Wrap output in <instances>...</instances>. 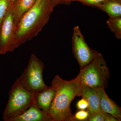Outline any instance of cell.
Masks as SVG:
<instances>
[{
  "label": "cell",
  "instance_id": "1",
  "mask_svg": "<svg viewBox=\"0 0 121 121\" xmlns=\"http://www.w3.org/2000/svg\"><path fill=\"white\" fill-rule=\"evenodd\" d=\"M51 86L56 92L48 115L51 121H70L73 115L70 107L72 102L76 97L81 96V84L78 77L68 81L56 75Z\"/></svg>",
  "mask_w": 121,
  "mask_h": 121
},
{
  "label": "cell",
  "instance_id": "13",
  "mask_svg": "<svg viewBox=\"0 0 121 121\" xmlns=\"http://www.w3.org/2000/svg\"><path fill=\"white\" fill-rule=\"evenodd\" d=\"M94 7L105 12L109 17H121V0H106Z\"/></svg>",
  "mask_w": 121,
  "mask_h": 121
},
{
  "label": "cell",
  "instance_id": "15",
  "mask_svg": "<svg viewBox=\"0 0 121 121\" xmlns=\"http://www.w3.org/2000/svg\"><path fill=\"white\" fill-rule=\"evenodd\" d=\"M87 121H119L111 115L101 111L89 116Z\"/></svg>",
  "mask_w": 121,
  "mask_h": 121
},
{
  "label": "cell",
  "instance_id": "14",
  "mask_svg": "<svg viewBox=\"0 0 121 121\" xmlns=\"http://www.w3.org/2000/svg\"><path fill=\"white\" fill-rule=\"evenodd\" d=\"M107 25L118 39H121V17H109L107 21Z\"/></svg>",
  "mask_w": 121,
  "mask_h": 121
},
{
  "label": "cell",
  "instance_id": "3",
  "mask_svg": "<svg viewBox=\"0 0 121 121\" xmlns=\"http://www.w3.org/2000/svg\"><path fill=\"white\" fill-rule=\"evenodd\" d=\"M78 76L81 85L105 89L108 86L110 73L104 56L98 52L90 63L80 69Z\"/></svg>",
  "mask_w": 121,
  "mask_h": 121
},
{
  "label": "cell",
  "instance_id": "4",
  "mask_svg": "<svg viewBox=\"0 0 121 121\" xmlns=\"http://www.w3.org/2000/svg\"><path fill=\"white\" fill-rule=\"evenodd\" d=\"M35 93L15 81L9 93V100L3 113L5 121L21 115L35 103Z\"/></svg>",
  "mask_w": 121,
  "mask_h": 121
},
{
  "label": "cell",
  "instance_id": "16",
  "mask_svg": "<svg viewBox=\"0 0 121 121\" xmlns=\"http://www.w3.org/2000/svg\"><path fill=\"white\" fill-rule=\"evenodd\" d=\"M90 114L87 110H78L73 115L70 121H87Z\"/></svg>",
  "mask_w": 121,
  "mask_h": 121
},
{
  "label": "cell",
  "instance_id": "9",
  "mask_svg": "<svg viewBox=\"0 0 121 121\" xmlns=\"http://www.w3.org/2000/svg\"><path fill=\"white\" fill-rule=\"evenodd\" d=\"M105 90L103 88L99 89V106L101 110L104 112L111 115L119 121H121V108L109 98Z\"/></svg>",
  "mask_w": 121,
  "mask_h": 121
},
{
  "label": "cell",
  "instance_id": "19",
  "mask_svg": "<svg viewBox=\"0 0 121 121\" xmlns=\"http://www.w3.org/2000/svg\"><path fill=\"white\" fill-rule=\"evenodd\" d=\"M76 107L78 110H86L89 107V104L86 99L82 98L77 103Z\"/></svg>",
  "mask_w": 121,
  "mask_h": 121
},
{
  "label": "cell",
  "instance_id": "22",
  "mask_svg": "<svg viewBox=\"0 0 121 121\" xmlns=\"http://www.w3.org/2000/svg\"><path fill=\"white\" fill-rule=\"evenodd\" d=\"M14 0H11V3L14 1Z\"/></svg>",
  "mask_w": 121,
  "mask_h": 121
},
{
  "label": "cell",
  "instance_id": "5",
  "mask_svg": "<svg viewBox=\"0 0 121 121\" xmlns=\"http://www.w3.org/2000/svg\"><path fill=\"white\" fill-rule=\"evenodd\" d=\"M43 63L34 54L31 55L27 66L16 81L25 89L35 93L48 87L43 78Z\"/></svg>",
  "mask_w": 121,
  "mask_h": 121
},
{
  "label": "cell",
  "instance_id": "11",
  "mask_svg": "<svg viewBox=\"0 0 121 121\" xmlns=\"http://www.w3.org/2000/svg\"><path fill=\"white\" fill-rule=\"evenodd\" d=\"M55 89L51 86L47 89L35 93V103L40 109L48 114L55 95Z\"/></svg>",
  "mask_w": 121,
  "mask_h": 121
},
{
  "label": "cell",
  "instance_id": "6",
  "mask_svg": "<svg viewBox=\"0 0 121 121\" xmlns=\"http://www.w3.org/2000/svg\"><path fill=\"white\" fill-rule=\"evenodd\" d=\"M16 25L13 13L9 6L0 25V54L13 52L19 47L15 37Z\"/></svg>",
  "mask_w": 121,
  "mask_h": 121
},
{
  "label": "cell",
  "instance_id": "12",
  "mask_svg": "<svg viewBox=\"0 0 121 121\" xmlns=\"http://www.w3.org/2000/svg\"><path fill=\"white\" fill-rule=\"evenodd\" d=\"M37 0H15L11 3L16 26L25 13L35 4Z\"/></svg>",
  "mask_w": 121,
  "mask_h": 121
},
{
  "label": "cell",
  "instance_id": "18",
  "mask_svg": "<svg viewBox=\"0 0 121 121\" xmlns=\"http://www.w3.org/2000/svg\"><path fill=\"white\" fill-rule=\"evenodd\" d=\"M105 0H75V1H79L83 5L94 7Z\"/></svg>",
  "mask_w": 121,
  "mask_h": 121
},
{
  "label": "cell",
  "instance_id": "8",
  "mask_svg": "<svg viewBox=\"0 0 121 121\" xmlns=\"http://www.w3.org/2000/svg\"><path fill=\"white\" fill-rule=\"evenodd\" d=\"M81 96L88 102L89 107L87 110L90 115L102 111L99 106V89L81 85Z\"/></svg>",
  "mask_w": 121,
  "mask_h": 121
},
{
  "label": "cell",
  "instance_id": "7",
  "mask_svg": "<svg viewBox=\"0 0 121 121\" xmlns=\"http://www.w3.org/2000/svg\"><path fill=\"white\" fill-rule=\"evenodd\" d=\"M72 47L74 56L78 62L80 70L90 63L99 52L87 45L78 26L73 29Z\"/></svg>",
  "mask_w": 121,
  "mask_h": 121
},
{
  "label": "cell",
  "instance_id": "10",
  "mask_svg": "<svg viewBox=\"0 0 121 121\" xmlns=\"http://www.w3.org/2000/svg\"><path fill=\"white\" fill-rule=\"evenodd\" d=\"M11 121H51L48 114L41 110L34 103L22 114Z\"/></svg>",
  "mask_w": 121,
  "mask_h": 121
},
{
  "label": "cell",
  "instance_id": "20",
  "mask_svg": "<svg viewBox=\"0 0 121 121\" xmlns=\"http://www.w3.org/2000/svg\"><path fill=\"white\" fill-rule=\"evenodd\" d=\"M61 0H51L52 5L53 9L57 5L60 4Z\"/></svg>",
  "mask_w": 121,
  "mask_h": 121
},
{
  "label": "cell",
  "instance_id": "21",
  "mask_svg": "<svg viewBox=\"0 0 121 121\" xmlns=\"http://www.w3.org/2000/svg\"><path fill=\"white\" fill-rule=\"evenodd\" d=\"M75 0H61L60 4L69 5L72 1H75Z\"/></svg>",
  "mask_w": 121,
  "mask_h": 121
},
{
  "label": "cell",
  "instance_id": "17",
  "mask_svg": "<svg viewBox=\"0 0 121 121\" xmlns=\"http://www.w3.org/2000/svg\"><path fill=\"white\" fill-rule=\"evenodd\" d=\"M11 3V0H0V25Z\"/></svg>",
  "mask_w": 121,
  "mask_h": 121
},
{
  "label": "cell",
  "instance_id": "2",
  "mask_svg": "<svg viewBox=\"0 0 121 121\" xmlns=\"http://www.w3.org/2000/svg\"><path fill=\"white\" fill-rule=\"evenodd\" d=\"M54 9L51 0H37L16 26L15 37L19 47L35 37L48 21Z\"/></svg>",
  "mask_w": 121,
  "mask_h": 121
}]
</instances>
